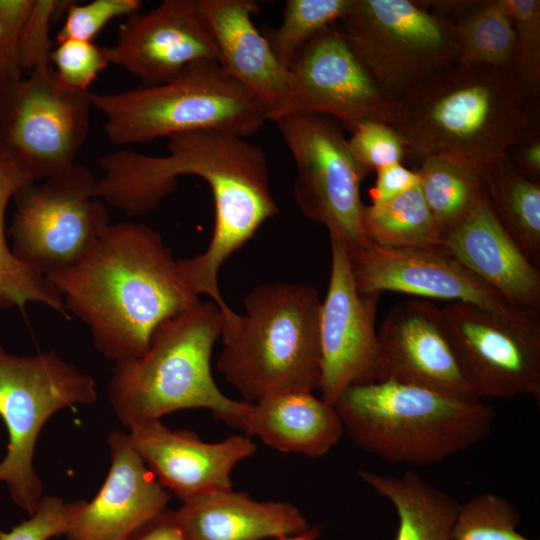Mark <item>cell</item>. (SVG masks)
Returning <instances> with one entry per match:
<instances>
[{
	"label": "cell",
	"instance_id": "obj_1",
	"mask_svg": "<svg viewBox=\"0 0 540 540\" xmlns=\"http://www.w3.org/2000/svg\"><path fill=\"white\" fill-rule=\"evenodd\" d=\"M161 235L145 224H109L73 266L47 275L94 347L119 361L142 355L165 320L200 304Z\"/></svg>",
	"mask_w": 540,
	"mask_h": 540
},
{
	"label": "cell",
	"instance_id": "obj_2",
	"mask_svg": "<svg viewBox=\"0 0 540 540\" xmlns=\"http://www.w3.org/2000/svg\"><path fill=\"white\" fill-rule=\"evenodd\" d=\"M167 140L166 156L134 155L132 181L157 202L176 190L181 175H196L208 183L215 207L211 240L203 253L177 260V270L194 294L208 295L227 316L233 310L218 288L221 266L279 213L270 191L266 155L245 137L221 130L182 132Z\"/></svg>",
	"mask_w": 540,
	"mask_h": 540
},
{
	"label": "cell",
	"instance_id": "obj_3",
	"mask_svg": "<svg viewBox=\"0 0 540 540\" xmlns=\"http://www.w3.org/2000/svg\"><path fill=\"white\" fill-rule=\"evenodd\" d=\"M393 126L407 156H442L484 180L508 150L530 140V117L512 69L455 64L397 101Z\"/></svg>",
	"mask_w": 540,
	"mask_h": 540
},
{
	"label": "cell",
	"instance_id": "obj_4",
	"mask_svg": "<svg viewBox=\"0 0 540 540\" xmlns=\"http://www.w3.org/2000/svg\"><path fill=\"white\" fill-rule=\"evenodd\" d=\"M344 433L390 464L440 463L491 432L494 411L482 399L384 379L347 388L334 404Z\"/></svg>",
	"mask_w": 540,
	"mask_h": 540
},
{
	"label": "cell",
	"instance_id": "obj_5",
	"mask_svg": "<svg viewBox=\"0 0 540 540\" xmlns=\"http://www.w3.org/2000/svg\"><path fill=\"white\" fill-rule=\"evenodd\" d=\"M245 313L223 319V349L216 367L248 402L289 392H313L320 384L317 290L299 283L254 287Z\"/></svg>",
	"mask_w": 540,
	"mask_h": 540
},
{
	"label": "cell",
	"instance_id": "obj_6",
	"mask_svg": "<svg viewBox=\"0 0 540 540\" xmlns=\"http://www.w3.org/2000/svg\"><path fill=\"white\" fill-rule=\"evenodd\" d=\"M223 319L216 303H200L162 322L142 355L116 361L108 398L123 425L193 408L209 409L229 425L243 401L224 395L211 372Z\"/></svg>",
	"mask_w": 540,
	"mask_h": 540
},
{
	"label": "cell",
	"instance_id": "obj_7",
	"mask_svg": "<svg viewBox=\"0 0 540 540\" xmlns=\"http://www.w3.org/2000/svg\"><path fill=\"white\" fill-rule=\"evenodd\" d=\"M89 96L104 117L108 141L121 146L196 130L246 138L267 121L262 103L209 59L189 64L161 85Z\"/></svg>",
	"mask_w": 540,
	"mask_h": 540
},
{
	"label": "cell",
	"instance_id": "obj_8",
	"mask_svg": "<svg viewBox=\"0 0 540 540\" xmlns=\"http://www.w3.org/2000/svg\"><path fill=\"white\" fill-rule=\"evenodd\" d=\"M379 87L398 101L456 64L453 21L411 0H353L336 22Z\"/></svg>",
	"mask_w": 540,
	"mask_h": 540
},
{
	"label": "cell",
	"instance_id": "obj_9",
	"mask_svg": "<svg viewBox=\"0 0 540 540\" xmlns=\"http://www.w3.org/2000/svg\"><path fill=\"white\" fill-rule=\"evenodd\" d=\"M97 400L94 378L61 359L54 350L32 356L8 353L0 343V418L8 446L0 481L14 502L32 515L43 496L33 467L38 436L57 411Z\"/></svg>",
	"mask_w": 540,
	"mask_h": 540
},
{
	"label": "cell",
	"instance_id": "obj_10",
	"mask_svg": "<svg viewBox=\"0 0 540 540\" xmlns=\"http://www.w3.org/2000/svg\"><path fill=\"white\" fill-rule=\"evenodd\" d=\"M274 123L296 163L293 193L301 213L349 250L369 243L360 195L368 173L354 158L339 125L314 113L289 114Z\"/></svg>",
	"mask_w": 540,
	"mask_h": 540
},
{
	"label": "cell",
	"instance_id": "obj_11",
	"mask_svg": "<svg viewBox=\"0 0 540 540\" xmlns=\"http://www.w3.org/2000/svg\"><path fill=\"white\" fill-rule=\"evenodd\" d=\"M89 92L65 85L52 66L0 82V144L35 181L76 164L89 132Z\"/></svg>",
	"mask_w": 540,
	"mask_h": 540
},
{
	"label": "cell",
	"instance_id": "obj_12",
	"mask_svg": "<svg viewBox=\"0 0 540 540\" xmlns=\"http://www.w3.org/2000/svg\"><path fill=\"white\" fill-rule=\"evenodd\" d=\"M95 182L75 164L23 187L14 196L13 254L44 276L76 264L110 224L106 205L93 195Z\"/></svg>",
	"mask_w": 540,
	"mask_h": 540
},
{
	"label": "cell",
	"instance_id": "obj_13",
	"mask_svg": "<svg viewBox=\"0 0 540 540\" xmlns=\"http://www.w3.org/2000/svg\"><path fill=\"white\" fill-rule=\"evenodd\" d=\"M540 308L489 310L450 302L446 326L479 396L540 401Z\"/></svg>",
	"mask_w": 540,
	"mask_h": 540
},
{
	"label": "cell",
	"instance_id": "obj_14",
	"mask_svg": "<svg viewBox=\"0 0 540 540\" xmlns=\"http://www.w3.org/2000/svg\"><path fill=\"white\" fill-rule=\"evenodd\" d=\"M289 71L291 91L273 122L289 114L314 113L335 118L351 133L366 120L395 121L397 101L379 87L336 23L302 48Z\"/></svg>",
	"mask_w": 540,
	"mask_h": 540
},
{
	"label": "cell",
	"instance_id": "obj_15",
	"mask_svg": "<svg viewBox=\"0 0 540 540\" xmlns=\"http://www.w3.org/2000/svg\"><path fill=\"white\" fill-rule=\"evenodd\" d=\"M330 241L331 271L319 320V390L334 405L347 388L378 379L379 295L358 290L346 244Z\"/></svg>",
	"mask_w": 540,
	"mask_h": 540
},
{
	"label": "cell",
	"instance_id": "obj_16",
	"mask_svg": "<svg viewBox=\"0 0 540 540\" xmlns=\"http://www.w3.org/2000/svg\"><path fill=\"white\" fill-rule=\"evenodd\" d=\"M480 398L441 308L428 300L396 304L378 329V379Z\"/></svg>",
	"mask_w": 540,
	"mask_h": 540
},
{
	"label": "cell",
	"instance_id": "obj_17",
	"mask_svg": "<svg viewBox=\"0 0 540 540\" xmlns=\"http://www.w3.org/2000/svg\"><path fill=\"white\" fill-rule=\"evenodd\" d=\"M104 50L109 64L121 67L143 87L167 83L193 62L217 61L195 0H165L128 16L114 45Z\"/></svg>",
	"mask_w": 540,
	"mask_h": 540
},
{
	"label": "cell",
	"instance_id": "obj_18",
	"mask_svg": "<svg viewBox=\"0 0 540 540\" xmlns=\"http://www.w3.org/2000/svg\"><path fill=\"white\" fill-rule=\"evenodd\" d=\"M347 250L356 286L364 294L398 292L495 311L514 307L443 250L389 248L371 241Z\"/></svg>",
	"mask_w": 540,
	"mask_h": 540
},
{
	"label": "cell",
	"instance_id": "obj_19",
	"mask_svg": "<svg viewBox=\"0 0 540 540\" xmlns=\"http://www.w3.org/2000/svg\"><path fill=\"white\" fill-rule=\"evenodd\" d=\"M111 465L91 501L72 502L68 540H127L140 526L165 509L170 500L129 435L113 431L108 437Z\"/></svg>",
	"mask_w": 540,
	"mask_h": 540
},
{
	"label": "cell",
	"instance_id": "obj_20",
	"mask_svg": "<svg viewBox=\"0 0 540 540\" xmlns=\"http://www.w3.org/2000/svg\"><path fill=\"white\" fill-rule=\"evenodd\" d=\"M128 428L133 448L161 485L182 502L231 489L234 467L256 451V444L247 435H232L208 443L193 432L172 430L159 419Z\"/></svg>",
	"mask_w": 540,
	"mask_h": 540
},
{
	"label": "cell",
	"instance_id": "obj_21",
	"mask_svg": "<svg viewBox=\"0 0 540 540\" xmlns=\"http://www.w3.org/2000/svg\"><path fill=\"white\" fill-rule=\"evenodd\" d=\"M199 17L217 51V62L249 90L273 121L292 87V76L272 53L253 21L254 0H195Z\"/></svg>",
	"mask_w": 540,
	"mask_h": 540
},
{
	"label": "cell",
	"instance_id": "obj_22",
	"mask_svg": "<svg viewBox=\"0 0 540 540\" xmlns=\"http://www.w3.org/2000/svg\"><path fill=\"white\" fill-rule=\"evenodd\" d=\"M443 251L514 307L540 308V273L503 228L488 194L442 238Z\"/></svg>",
	"mask_w": 540,
	"mask_h": 540
},
{
	"label": "cell",
	"instance_id": "obj_23",
	"mask_svg": "<svg viewBox=\"0 0 540 540\" xmlns=\"http://www.w3.org/2000/svg\"><path fill=\"white\" fill-rule=\"evenodd\" d=\"M229 426L266 445L307 457L326 455L345 434L334 405L313 392H289L243 402Z\"/></svg>",
	"mask_w": 540,
	"mask_h": 540
},
{
	"label": "cell",
	"instance_id": "obj_24",
	"mask_svg": "<svg viewBox=\"0 0 540 540\" xmlns=\"http://www.w3.org/2000/svg\"><path fill=\"white\" fill-rule=\"evenodd\" d=\"M176 514L191 540L275 539L311 528L293 504L258 501L232 488L185 500Z\"/></svg>",
	"mask_w": 540,
	"mask_h": 540
},
{
	"label": "cell",
	"instance_id": "obj_25",
	"mask_svg": "<svg viewBox=\"0 0 540 540\" xmlns=\"http://www.w3.org/2000/svg\"><path fill=\"white\" fill-rule=\"evenodd\" d=\"M358 475L394 506L398 517L394 540H455L453 526L459 502L452 495L412 470L401 475L360 470Z\"/></svg>",
	"mask_w": 540,
	"mask_h": 540
},
{
	"label": "cell",
	"instance_id": "obj_26",
	"mask_svg": "<svg viewBox=\"0 0 540 540\" xmlns=\"http://www.w3.org/2000/svg\"><path fill=\"white\" fill-rule=\"evenodd\" d=\"M35 182L25 168L0 144V307L24 308L41 303L66 315L63 298L46 276L21 262L5 237V214L9 201L26 185Z\"/></svg>",
	"mask_w": 540,
	"mask_h": 540
},
{
	"label": "cell",
	"instance_id": "obj_27",
	"mask_svg": "<svg viewBox=\"0 0 540 540\" xmlns=\"http://www.w3.org/2000/svg\"><path fill=\"white\" fill-rule=\"evenodd\" d=\"M484 182L503 228L536 266L540 260V184L522 174L508 155L494 163Z\"/></svg>",
	"mask_w": 540,
	"mask_h": 540
},
{
	"label": "cell",
	"instance_id": "obj_28",
	"mask_svg": "<svg viewBox=\"0 0 540 540\" xmlns=\"http://www.w3.org/2000/svg\"><path fill=\"white\" fill-rule=\"evenodd\" d=\"M417 173L422 196L442 238L462 223L487 194L477 172L447 157L424 159Z\"/></svg>",
	"mask_w": 540,
	"mask_h": 540
},
{
	"label": "cell",
	"instance_id": "obj_29",
	"mask_svg": "<svg viewBox=\"0 0 540 540\" xmlns=\"http://www.w3.org/2000/svg\"><path fill=\"white\" fill-rule=\"evenodd\" d=\"M453 23L456 64L512 69L515 32L503 0L469 1Z\"/></svg>",
	"mask_w": 540,
	"mask_h": 540
},
{
	"label": "cell",
	"instance_id": "obj_30",
	"mask_svg": "<svg viewBox=\"0 0 540 540\" xmlns=\"http://www.w3.org/2000/svg\"><path fill=\"white\" fill-rule=\"evenodd\" d=\"M363 225L368 239L389 248H442V235L419 185L383 203L365 205Z\"/></svg>",
	"mask_w": 540,
	"mask_h": 540
},
{
	"label": "cell",
	"instance_id": "obj_31",
	"mask_svg": "<svg viewBox=\"0 0 540 540\" xmlns=\"http://www.w3.org/2000/svg\"><path fill=\"white\" fill-rule=\"evenodd\" d=\"M353 0H287L282 22L261 31L279 63L289 70L302 48L325 28L335 24Z\"/></svg>",
	"mask_w": 540,
	"mask_h": 540
},
{
	"label": "cell",
	"instance_id": "obj_32",
	"mask_svg": "<svg viewBox=\"0 0 540 540\" xmlns=\"http://www.w3.org/2000/svg\"><path fill=\"white\" fill-rule=\"evenodd\" d=\"M521 515L505 497L493 492L474 495L459 503L455 540H534L517 531Z\"/></svg>",
	"mask_w": 540,
	"mask_h": 540
},
{
	"label": "cell",
	"instance_id": "obj_33",
	"mask_svg": "<svg viewBox=\"0 0 540 540\" xmlns=\"http://www.w3.org/2000/svg\"><path fill=\"white\" fill-rule=\"evenodd\" d=\"M515 32L514 79L523 99L540 91V1L503 0Z\"/></svg>",
	"mask_w": 540,
	"mask_h": 540
},
{
	"label": "cell",
	"instance_id": "obj_34",
	"mask_svg": "<svg viewBox=\"0 0 540 540\" xmlns=\"http://www.w3.org/2000/svg\"><path fill=\"white\" fill-rule=\"evenodd\" d=\"M347 142L354 158L367 173L402 163L407 156L401 135L393 126L381 121L361 122Z\"/></svg>",
	"mask_w": 540,
	"mask_h": 540
},
{
	"label": "cell",
	"instance_id": "obj_35",
	"mask_svg": "<svg viewBox=\"0 0 540 540\" xmlns=\"http://www.w3.org/2000/svg\"><path fill=\"white\" fill-rule=\"evenodd\" d=\"M71 1L33 0L25 19L20 40V65L29 73L50 65L54 49L50 37L52 22L65 13Z\"/></svg>",
	"mask_w": 540,
	"mask_h": 540
},
{
	"label": "cell",
	"instance_id": "obj_36",
	"mask_svg": "<svg viewBox=\"0 0 540 540\" xmlns=\"http://www.w3.org/2000/svg\"><path fill=\"white\" fill-rule=\"evenodd\" d=\"M51 64L65 85L88 91L109 62L104 48L93 41L68 39L57 43L50 56Z\"/></svg>",
	"mask_w": 540,
	"mask_h": 540
},
{
	"label": "cell",
	"instance_id": "obj_37",
	"mask_svg": "<svg viewBox=\"0 0 540 540\" xmlns=\"http://www.w3.org/2000/svg\"><path fill=\"white\" fill-rule=\"evenodd\" d=\"M141 6L139 0H93L84 4L71 1L63 25L56 34V41H93L110 21L137 13Z\"/></svg>",
	"mask_w": 540,
	"mask_h": 540
},
{
	"label": "cell",
	"instance_id": "obj_38",
	"mask_svg": "<svg viewBox=\"0 0 540 540\" xmlns=\"http://www.w3.org/2000/svg\"><path fill=\"white\" fill-rule=\"evenodd\" d=\"M72 503L58 496L43 495L30 518L8 532L0 531V540H49L64 535L71 515Z\"/></svg>",
	"mask_w": 540,
	"mask_h": 540
},
{
	"label": "cell",
	"instance_id": "obj_39",
	"mask_svg": "<svg viewBox=\"0 0 540 540\" xmlns=\"http://www.w3.org/2000/svg\"><path fill=\"white\" fill-rule=\"evenodd\" d=\"M33 0H0V82L22 78L20 40Z\"/></svg>",
	"mask_w": 540,
	"mask_h": 540
},
{
	"label": "cell",
	"instance_id": "obj_40",
	"mask_svg": "<svg viewBox=\"0 0 540 540\" xmlns=\"http://www.w3.org/2000/svg\"><path fill=\"white\" fill-rule=\"evenodd\" d=\"M376 172V181L370 191L372 204L391 200L420 183L417 171L404 167L402 163L380 168Z\"/></svg>",
	"mask_w": 540,
	"mask_h": 540
},
{
	"label": "cell",
	"instance_id": "obj_41",
	"mask_svg": "<svg viewBox=\"0 0 540 540\" xmlns=\"http://www.w3.org/2000/svg\"><path fill=\"white\" fill-rule=\"evenodd\" d=\"M127 540H191L176 511L165 509L140 526Z\"/></svg>",
	"mask_w": 540,
	"mask_h": 540
},
{
	"label": "cell",
	"instance_id": "obj_42",
	"mask_svg": "<svg viewBox=\"0 0 540 540\" xmlns=\"http://www.w3.org/2000/svg\"><path fill=\"white\" fill-rule=\"evenodd\" d=\"M521 147L516 157L518 170L525 176L539 180L540 176V140L531 138L527 142L520 144Z\"/></svg>",
	"mask_w": 540,
	"mask_h": 540
},
{
	"label": "cell",
	"instance_id": "obj_43",
	"mask_svg": "<svg viewBox=\"0 0 540 540\" xmlns=\"http://www.w3.org/2000/svg\"><path fill=\"white\" fill-rule=\"evenodd\" d=\"M322 531V526L311 527L308 530L296 534L285 535L275 540H316Z\"/></svg>",
	"mask_w": 540,
	"mask_h": 540
}]
</instances>
